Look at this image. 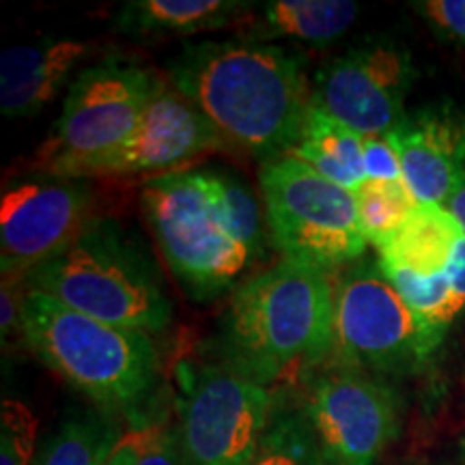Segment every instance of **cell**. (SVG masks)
Listing matches in <instances>:
<instances>
[{"mask_svg":"<svg viewBox=\"0 0 465 465\" xmlns=\"http://www.w3.org/2000/svg\"><path fill=\"white\" fill-rule=\"evenodd\" d=\"M141 205L168 270L190 298H218L263 254L259 201L231 173L158 174L144 183Z\"/></svg>","mask_w":465,"mask_h":465,"instance_id":"obj_2","label":"cell"},{"mask_svg":"<svg viewBox=\"0 0 465 465\" xmlns=\"http://www.w3.org/2000/svg\"><path fill=\"white\" fill-rule=\"evenodd\" d=\"M26 293V278L3 276V293H0V334H3L5 345H7V341H25L22 312H25Z\"/></svg>","mask_w":465,"mask_h":465,"instance_id":"obj_25","label":"cell"},{"mask_svg":"<svg viewBox=\"0 0 465 465\" xmlns=\"http://www.w3.org/2000/svg\"><path fill=\"white\" fill-rule=\"evenodd\" d=\"M414 80V61L403 45L366 42L319 69L311 80V106L360 136H386L403 119Z\"/></svg>","mask_w":465,"mask_h":465,"instance_id":"obj_11","label":"cell"},{"mask_svg":"<svg viewBox=\"0 0 465 465\" xmlns=\"http://www.w3.org/2000/svg\"><path fill=\"white\" fill-rule=\"evenodd\" d=\"M162 75L130 58L110 56L83 69L69 84L61 116L37 153L45 174L114 149L138 125Z\"/></svg>","mask_w":465,"mask_h":465,"instance_id":"obj_9","label":"cell"},{"mask_svg":"<svg viewBox=\"0 0 465 465\" xmlns=\"http://www.w3.org/2000/svg\"><path fill=\"white\" fill-rule=\"evenodd\" d=\"M168 80L226 147L261 162L295 147L311 110L306 56L276 44H188L168 61Z\"/></svg>","mask_w":465,"mask_h":465,"instance_id":"obj_1","label":"cell"},{"mask_svg":"<svg viewBox=\"0 0 465 465\" xmlns=\"http://www.w3.org/2000/svg\"><path fill=\"white\" fill-rule=\"evenodd\" d=\"M265 223L284 259L332 272L366 250L358 201L293 155L263 162L259 171Z\"/></svg>","mask_w":465,"mask_h":465,"instance_id":"obj_6","label":"cell"},{"mask_svg":"<svg viewBox=\"0 0 465 465\" xmlns=\"http://www.w3.org/2000/svg\"><path fill=\"white\" fill-rule=\"evenodd\" d=\"M353 194L366 240L375 248L394 235L418 205L405 182H366Z\"/></svg>","mask_w":465,"mask_h":465,"instance_id":"obj_23","label":"cell"},{"mask_svg":"<svg viewBox=\"0 0 465 465\" xmlns=\"http://www.w3.org/2000/svg\"><path fill=\"white\" fill-rule=\"evenodd\" d=\"M449 209H450L452 216H455L459 226H461V231L465 235V182H463L461 188H459L457 194L452 196V201L449 203Z\"/></svg>","mask_w":465,"mask_h":465,"instance_id":"obj_31","label":"cell"},{"mask_svg":"<svg viewBox=\"0 0 465 465\" xmlns=\"http://www.w3.org/2000/svg\"><path fill=\"white\" fill-rule=\"evenodd\" d=\"M325 465H380L401 429V401L380 375L336 362L308 373L302 401Z\"/></svg>","mask_w":465,"mask_h":465,"instance_id":"obj_10","label":"cell"},{"mask_svg":"<svg viewBox=\"0 0 465 465\" xmlns=\"http://www.w3.org/2000/svg\"><path fill=\"white\" fill-rule=\"evenodd\" d=\"M414 7L441 37L465 45V0H427Z\"/></svg>","mask_w":465,"mask_h":465,"instance_id":"obj_26","label":"cell"},{"mask_svg":"<svg viewBox=\"0 0 465 465\" xmlns=\"http://www.w3.org/2000/svg\"><path fill=\"white\" fill-rule=\"evenodd\" d=\"M144 441V431H130V435H125L124 441L116 446V450L113 452V457L108 459L106 465H136L138 455H141Z\"/></svg>","mask_w":465,"mask_h":465,"instance_id":"obj_30","label":"cell"},{"mask_svg":"<svg viewBox=\"0 0 465 465\" xmlns=\"http://www.w3.org/2000/svg\"><path fill=\"white\" fill-rule=\"evenodd\" d=\"M332 347V276L293 259L246 278L220 323V358L263 386L312 373Z\"/></svg>","mask_w":465,"mask_h":465,"instance_id":"obj_3","label":"cell"},{"mask_svg":"<svg viewBox=\"0 0 465 465\" xmlns=\"http://www.w3.org/2000/svg\"><path fill=\"white\" fill-rule=\"evenodd\" d=\"M179 424L188 465H250L270 427L267 386L218 358L177 371Z\"/></svg>","mask_w":465,"mask_h":465,"instance_id":"obj_8","label":"cell"},{"mask_svg":"<svg viewBox=\"0 0 465 465\" xmlns=\"http://www.w3.org/2000/svg\"><path fill=\"white\" fill-rule=\"evenodd\" d=\"M95 196L83 179H26L0 203V263L3 276L28 274L67 248L95 216Z\"/></svg>","mask_w":465,"mask_h":465,"instance_id":"obj_12","label":"cell"},{"mask_svg":"<svg viewBox=\"0 0 465 465\" xmlns=\"http://www.w3.org/2000/svg\"><path fill=\"white\" fill-rule=\"evenodd\" d=\"M358 11L347 0H272L252 20L246 42L330 45L351 28Z\"/></svg>","mask_w":465,"mask_h":465,"instance_id":"obj_17","label":"cell"},{"mask_svg":"<svg viewBox=\"0 0 465 465\" xmlns=\"http://www.w3.org/2000/svg\"><path fill=\"white\" fill-rule=\"evenodd\" d=\"M334 347L330 362L373 375H410L441 345L392 287L380 263H349L332 278Z\"/></svg>","mask_w":465,"mask_h":465,"instance_id":"obj_7","label":"cell"},{"mask_svg":"<svg viewBox=\"0 0 465 465\" xmlns=\"http://www.w3.org/2000/svg\"><path fill=\"white\" fill-rule=\"evenodd\" d=\"M377 263H380L381 272L392 287L399 291L401 298L405 300V304L414 311V315L438 339L444 341L449 325L465 311L463 302L452 291L446 270L433 276H420L416 272L403 270V267L381 263V261H377Z\"/></svg>","mask_w":465,"mask_h":465,"instance_id":"obj_21","label":"cell"},{"mask_svg":"<svg viewBox=\"0 0 465 465\" xmlns=\"http://www.w3.org/2000/svg\"><path fill=\"white\" fill-rule=\"evenodd\" d=\"M25 342L48 369L102 410L147 431L160 386V356L151 334L74 311L28 289L22 312Z\"/></svg>","mask_w":465,"mask_h":465,"instance_id":"obj_4","label":"cell"},{"mask_svg":"<svg viewBox=\"0 0 465 465\" xmlns=\"http://www.w3.org/2000/svg\"><path fill=\"white\" fill-rule=\"evenodd\" d=\"M136 465H188L174 429H147Z\"/></svg>","mask_w":465,"mask_h":465,"instance_id":"obj_28","label":"cell"},{"mask_svg":"<svg viewBox=\"0 0 465 465\" xmlns=\"http://www.w3.org/2000/svg\"><path fill=\"white\" fill-rule=\"evenodd\" d=\"M386 138L418 203L449 207L465 182V114L452 104L405 113Z\"/></svg>","mask_w":465,"mask_h":465,"instance_id":"obj_14","label":"cell"},{"mask_svg":"<svg viewBox=\"0 0 465 465\" xmlns=\"http://www.w3.org/2000/svg\"><path fill=\"white\" fill-rule=\"evenodd\" d=\"M461 226L449 207L418 203L403 226L377 246L381 263L403 267L420 276H433L446 270Z\"/></svg>","mask_w":465,"mask_h":465,"instance_id":"obj_18","label":"cell"},{"mask_svg":"<svg viewBox=\"0 0 465 465\" xmlns=\"http://www.w3.org/2000/svg\"><path fill=\"white\" fill-rule=\"evenodd\" d=\"M446 274L450 278L452 291L465 306V235L459 237L455 250H452L449 265H446Z\"/></svg>","mask_w":465,"mask_h":465,"instance_id":"obj_29","label":"cell"},{"mask_svg":"<svg viewBox=\"0 0 465 465\" xmlns=\"http://www.w3.org/2000/svg\"><path fill=\"white\" fill-rule=\"evenodd\" d=\"M366 182H403V171L386 136H364Z\"/></svg>","mask_w":465,"mask_h":465,"instance_id":"obj_27","label":"cell"},{"mask_svg":"<svg viewBox=\"0 0 465 465\" xmlns=\"http://www.w3.org/2000/svg\"><path fill=\"white\" fill-rule=\"evenodd\" d=\"M250 465H325L304 411L278 407Z\"/></svg>","mask_w":465,"mask_h":465,"instance_id":"obj_22","label":"cell"},{"mask_svg":"<svg viewBox=\"0 0 465 465\" xmlns=\"http://www.w3.org/2000/svg\"><path fill=\"white\" fill-rule=\"evenodd\" d=\"M237 0H130L114 14V33L134 39L190 37L212 33L248 14Z\"/></svg>","mask_w":465,"mask_h":465,"instance_id":"obj_16","label":"cell"},{"mask_svg":"<svg viewBox=\"0 0 465 465\" xmlns=\"http://www.w3.org/2000/svg\"><path fill=\"white\" fill-rule=\"evenodd\" d=\"M289 155L349 192H356L366 183L364 136L312 106L308 110L300 141Z\"/></svg>","mask_w":465,"mask_h":465,"instance_id":"obj_19","label":"cell"},{"mask_svg":"<svg viewBox=\"0 0 465 465\" xmlns=\"http://www.w3.org/2000/svg\"><path fill=\"white\" fill-rule=\"evenodd\" d=\"M124 438L113 411L78 410L44 440L35 465H106Z\"/></svg>","mask_w":465,"mask_h":465,"instance_id":"obj_20","label":"cell"},{"mask_svg":"<svg viewBox=\"0 0 465 465\" xmlns=\"http://www.w3.org/2000/svg\"><path fill=\"white\" fill-rule=\"evenodd\" d=\"M91 52L93 44L80 39H42L11 45L0 58L3 114L17 119L48 106Z\"/></svg>","mask_w":465,"mask_h":465,"instance_id":"obj_15","label":"cell"},{"mask_svg":"<svg viewBox=\"0 0 465 465\" xmlns=\"http://www.w3.org/2000/svg\"><path fill=\"white\" fill-rule=\"evenodd\" d=\"M37 427V418L22 401H3V411H0V465H35Z\"/></svg>","mask_w":465,"mask_h":465,"instance_id":"obj_24","label":"cell"},{"mask_svg":"<svg viewBox=\"0 0 465 465\" xmlns=\"http://www.w3.org/2000/svg\"><path fill=\"white\" fill-rule=\"evenodd\" d=\"M26 284L119 328L155 334L173 319L153 259L113 218H93L67 248L35 267Z\"/></svg>","mask_w":465,"mask_h":465,"instance_id":"obj_5","label":"cell"},{"mask_svg":"<svg viewBox=\"0 0 465 465\" xmlns=\"http://www.w3.org/2000/svg\"><path fill=\"white\" fill-rule=\"evenodd\" d=\"M226 147L213 125L174 89L168 78L155 91L138 125L114 149L65 168L56 177L100 179L168 171L207 151ZM171 173V171H168Z\"/></svg>","mask_w":465,"mask_h":465,"instance_id":"obj_13","label":"cell"}]
</instances>
